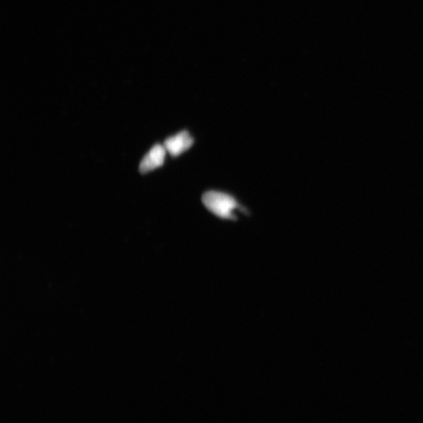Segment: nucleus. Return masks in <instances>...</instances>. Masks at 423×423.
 Instances as JSON below:
<instances>
[{
    "instance_id": "1",
    "label": "nucleus",
    "mask_w": 423,
    "mask_h": 423,
    "mask_svg": "<svg viewBox=\"0 0 423 423\" xmlns=\"http://www.w3.org/2000/svg\"><path fill=\"white\" fill-rule=\"evenodd\" d=\"M201 200L208 211L224 219H235V211L242 208L233 196L222 192H206Z\"/></svg>"
},
{
    "instance_id": "2",
    "label": "nucleus",
    "mask_w": 423,
    "mask_h": 423,
    "mask_svg": "<svg viewBox=\"0 0 423 423\" xmlns=\"http://www.w3.org/2000/svg\"><path fill=\"white\" fill-rule=\"evenodd\" d=\"M194 138L188 131H181L165 140L164 147L172 157H179L194 144Z\"/></svg>"
},
{
    "instance_id": "3",
    "label": "nucleus",
    "mask_w": 423,
    "mask_h": 423,
    "mask_svg": "<svg viewBox=\"0 0 423 423\" xmlns=\"http://www.w3.org/2000/svg\"><path fill=\"white\" fill-rule=\"evenodd\" d=\"M165 149L164 145L156 144L147 154L140 164V172L141 174H147L162 167L165 161Z\"/></svg>"
}]
</instances>
